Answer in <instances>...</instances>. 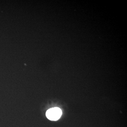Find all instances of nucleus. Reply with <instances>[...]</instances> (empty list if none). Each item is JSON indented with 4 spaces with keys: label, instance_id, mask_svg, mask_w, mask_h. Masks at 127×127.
<instances>
[{
    "label": "nucleus",
    "instance_id": "f257e3e1",
    "mask_svg": "<svg viewBox=\"0 0 127 127\" xmlns=\"http://www.w3.org/2000/svg\"><path fill=\"white\" fill-rule=\"evenodd\" d=\"M62 112L61 109L58 107L50 108L46 112V116L49 120L52 121L58 120L62 116Z\"/></svg>",
    "mask_w": 127,
    "mask_h": 127
}]
</instances>
